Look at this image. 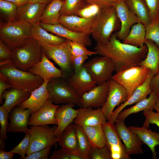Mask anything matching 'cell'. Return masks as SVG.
<instances>
[{
  "instance_id": "5bb4252c",
  "label": "cell",
  "mask_w": 159,
  "mask_h": 159,
  "mask_svg": "<svg viewBox=\"0 0 159 159\" xmlns=\"http://www.w3.org/2000/svg\"><path fill=\"white\" fill-rule=\"evenodd\" d=\"M106 145L110 150L112 159H130L124 144H122L114 125L108 121L102 125Z\"/></svg>"
},
{
  "instance_id": "7dc6e473",
  "label": "cell",
  "mask_w": 159,
  "mask_h": 159,
  "mask_svg": "<svg viewBox=\"0 0 159 159\" xmlns=\"http://www.w3.org/2000/svg\"><path fill=\"white\" fill-rule=\"evenodd\" d=\"M143 114L145 120L143 126L148 129L150 124H153L159 127V113L153 110H149L143 111Z\"/></svg>"
},
{
  "instance_id": "680465c9",
  "label": "cell",
  "mask_w": 159,
  "mask_h": 159,
  "mask_svg": "<svg viewBox=\"0 0 159 159\" xmlns=\"http://www.w3.org/2000/svg\"><path fill=\"white\" fill-rule=\"evenodd\" d=\"M53 0H29V2L32 3H39L47 5Z\"/></svg>"
},
{
  "instance_id": "60d3db41",
  "label": "cell",
  "mask_w": 159,
  "mask_h": 159,
  "mask_svg": "<svg viewBox=\"0 0 159 159\" xmlns=\"http://www.w3.org/2000/svg\"><path fill=\"white\" fill-rule=\"evenodd\" d=\"M72 56H78L83 55L91 56L97 54L95 51L88 49L86 46L81 43L69 40Z\"/></svg>"
},
{
  "instance_id": "44dd1931",
  "label": "cell",
  "mask_w": 159,
  "mask_h": 159,
  "mask_svg": "<svg viewBox=\"0 0 159 159\" xmlns=\"http://www.w3.org/2000/svg\"><path fill=\"white\" fill-rule=\"evenodd\" d=\"M107 120L101 107L94 109L92 107H81L74 120V124L82 127L99 125H103Z\"/></svg>"
},
{
  "instance_id": "2e32d148",
  "label": "cell",
  "mask_w": 159,
  "mask_h": 159,
  "mask_svg": "<svg viewBox=\"0 0 159 159\" xmlns=\"http://www.w3.org/2000/svg\"><path fill=\"white\" fill-rule=\"evenodd\" d=\"M96 20V16L85 18L77 15H61L59 22L62 25L72 31L91 35Z\"/></svg>"
},
{
  "instance_id": "7a4b0ae2",
  "label": "cell",
  "mask_w": 159,
  "mask_h": 159,
  "mask_svg": "<svg viewBox=\"0 0 159 159\" xmlns=\"http://www.w3.org/2000/svg\"><path fill=\"white\" fill-rule=\"evenodd\" d=\"M0 73L8 81L11 88L31 93L41 86L44 81L39 76L17 68L11 59L0 62Z\"/></svg>"
},
{
  "instance_id": "cb8c5ba5",
  "label": "cell",
  "mask_w": 159,
  "mask_h": 159,
  "mask_svg": "<svg viewBox=\"0 0 159 159\" xmlns=\"http://www.w3.org/2000/svg\"><path fill=\"white\" fill-rule=\"evenodd\" d=\"M50 79H44L41 86L32 91L29 98L18 105L22 108L29 109L31 114L38 111L44 105L49 98L47 87Z\"/></svg>"
},
{
  "instance_id": "5b68a950",
  "label": "cell",
  "mask_w": 159,
  "mask_h": 159,
  "mask_svg": "<svg viewBox=\"0 0 159 159\" xmlns=\"http://www.w3.org/2000/svg\"><path fill=\"white\" fill-rule=\"evenodd\" d=\"M12 63L18 69L28 71L42 59V49L38 41L32 37L23 46L12 50Z\"/></svg>"
},
{
  "instance_id": "d6986e66",
  "label": "cell",
  "mask_w": 159,
  "mask_h": 159,
  "mask_svg": "<svg viewBox=\"0 0 159 159\" xmlns=\"http://www.w3.org/2000/svg\"><path fill=\"white\" fill-rule=\"evenodd\" d=\"M75 105L68 103L62 104L57 109L55 117L57 124L54 131L55 136L58 140L64 129L73 122L76 117L80 108H74Z\"/></svg>"
},
{
  "instance_id": "484cf974",
  "label": "cell",
  "mask_w": 159,
  "mask_h": 159,
  "mask_svg": "<svg viewBox=\"0 0 159 159\" xmlns=\"http://www.w3.org/2000/svg\"><path fill=\"white\" fill-rule=\"evenodd\" d=\"M28 72L44 80L60 78L62 76L61 70L54 66L43 50L41 60L29 69Z\"/></svg>"
},
{
  "instance_id": "7c38bea8",
  "label": "cell",
  "mask_w": 159,
  "mask_h": 159,
  "mask_svg": "<svg viewBox=\"0 0 159 159\" xmlns=\"http://www.w3.org/2000/svg\"><path fill=\"white\" fill-rule=\"evenodd\" d=\"M120 22L119 30L116 32L117 38L123 40L132 26L140 22L137 16L128 8L124 0H118L113 5Z\"/></svg>"
},
{
  "instance_id": "4dcf8cb0",
  "label": "cell",
  "mask_w": 159,
  "mask_h": 159,
  "mask_svg": "<svg viewBox=\"0 0 159 159\" xmlns=\"http://www.w3.org/2000/svg\"><path fill=\"white\" fill-rule=\"evenodd\" d=\"M32 37L36 39L41 46L45 44L58 45L63 43L66 39L48 33L40 26L39 23L31 25Z\"/></svg>"
},
{
  "instance_id": "ac0fdd59",
  "label": "cell",
  "mask_w": 159,
  "mask_h": 159,
  "mask_svg": "<svg viewBox=\"0 0 159 159\" xmlns=\"http://www.w3.org/2000/svg\"><path fill=\"white\" fill-rule=\"evenodd\" d=\"M59 106L53 103L48 98L41 108L31 114L29 125L36 126L52 124L57 125V122L55 117V114L57 109Z\"/></svg>"
},
{
  "instance_id": "f5cc1de1",
  "label": "cell",
  "mask_w": 159,
  "mask_h": 159,
  "mask_svg": "<svg viewBox=\"0 0 159 159\" xmlns=\"http://www.w3.org/2000/svg\"><path fill=\"white\" fill-rule=\"evenodd\" d=\"M50 159H70L69 152L61 148L53 151L49 157Z\"/></svg>"
},
{
  "instance_id": "8992f818",
  "label": "cell",
  "mask_w": 159,
  "mask_h": 159,
  "mask_svg": "<svg viewBox=\"0 0 159 159\" xmlns=\"http://www.w3.org/2000/svg\"><path fill=\"white\" fill-rule=\"evenodd\" d=\"M47 87L49 99L54 104L71 103L81 107L80 96L63 78L51 79Z\"/></svg>"
},
{
  "instance_id": "681fc988",
  "label": "cell",
  "mask_w": 159,
  "mask_h": 159,
  "mask_svg": "<svg viewBox=\"0 0 159 159\" xmlns=\"http://www.w3.org/2000/svg\"><path fill=\"white\" fill-rule=\"evenodd\" d=\"M87 4L95 5L100 9L113 6L118 0H84Z\"/></svg>"
},
{
  "instance_id": "f6af8a7d",
  "label": "cell",
  "mask_w": 159,
  "mask_h": 159,
  "mask_svg": "<svg viewBox=\"0 0 159 159\" xmlns=\"http://www.w3.org/2000/svg\"><path fill=\"white\" fill-rule=\"evenodd\" d=\"M100 9L96 5L87 4L77 11L76 15L85 18H90L96 16Z\"/></svg>"
},
{
  "instance_id": "836d02e7",
  "label": "cell",
  "mask_w": 159,
  "mask_h": 159,
  "mask_svg": "<svg viewBox=\"0 0 159 159\" xmlns=\"http://www.w3.org/2000/svg\"><path fill=\"white\" fill-rule=\"evenodd\" d=\"M146 39L145 26L140 22L134 24L122 42L137 47L145 44Z\"/></svg>"
},
{
  "instance_id": "d590c367",
  "label": "cell",
  "mask_w": 159,
  "mask_h": 159,
  "mask_svg": "<svg viewBox=\"0 0 159 159\" xmlns=\"http://www.w3.org/2000/svg\"><path fill=\"white\" fill-rule=\"evenodd\" d=\"M92 148H101L106 145V140L102 125L82 127Z\"/></svg>"
},
{
  "instance_id": "4316f807",
  "label": "cell",
  "mask_w": 159,
  "mask_h": 159,
  "mask_svg": "<svg viewBox=\"0 0 159 159\" xmlns=\"http://www.w3.org/2000/svg\"><path fill=\"white\" fill-rule=\"evenodd\" d=\"M159 97V92L152 91L148 97L140 100L130 107L123 110L117 116L116 121H124L125 119L131 114L142 111L153 110Z\"/></svg>"
},
{
  "instance_id": "94428289",
  "label": "cell",
  "mask_w": 159,
  "mask_h": 159,
  "mask_svg": "<svg viewBox=\"0 0 159 159\" xmlns=\"http://www.w3.org/2000/svg\"><path fill=\"white\" fill-rule=\"evenodd\" d=\"M61 0V1H64L65 0Z\"/></svg>"
},
{
  "instance_id": "bcb514c9",
  "label": "cell",
  "mask_w": 159,
  "mask_h": 159,
  "mask_svg": "<svg viewBox=\"0 0 159 159\" xmlns=\"http://www.w3.org/2000/svg\"><path fill=\"white\" fill-rule=\"evenodd\" d=\"M150 19L153 21L159 18V0H145Z\"/></svg>"
},
{
  "instance_id": "277c9868",
  "label": "cell",
  "mask_w": 159,
  "mask_h": 159,
  "mask_svg": "<svg viewBox=\"0 0 159 159\" xmlns=\"http://www.w3.org/2000/svg\"><path fill=\"white\" fill-rule=\"evenodd\" d=\"M32 37L31 25L22 21L1 23L0 39L11 50L23 46Z\"/></svg>"
},
{
  "instance_id": "30bf717a",
  "label": "cell",
  "mask_w": 159,
  "mask_h": 159,
  "mask_svg": "<svg viewBox=\"0 0 159 159\" xmlns=\"http://www.w3.org/2000/svg\"><path fill=\"white\" fill-rule=\"evenodd\" d=\"M83 65L98 85L112 79V73L116 70V65L113 61L105 56L95 57Z\"/></svg>"
},
{
  "instance_id": "f546056e",
  "label": "cell",
  "mask_w": 159,
  "mask_h": 159,
  "mask_svg": "<svg viewBox=\"0 0 159 159\" xmlns=\"http://www.w3.org/2000/svg\"><path fill=\"white\" fill-rule=\"evenodd\" d=\"M58 143L61 148L68 152L80 154L74 123L70 124L64 129Z\"/></svg>"
},
{
  "instance_id": "6f0895ef",
  "label": "cell",
  "mask_w": 159,
  "mask_h": 159,
  "mask_svg": "<svg viewBox=\"0 0 159 159\" xmlns=\"http://www.w3.org/2000/svg\"><path fill=\"white\" fill-rule=\"evenodd\" d=\"M14 4L19 7L29 2V0H4Z\"/></svg>"
},
{
  "instance_id": "91938a15",
  "label": "cell",
  "mask_w": 159,
  "mask_h": 159,
  "mask_svg": "<svg viewBox=\"0 0 159 159\" xmlns=\"http://www.w3.org/2000/svg\"><path fill=\"white\" fill-rule=\"evenodd\" d=\"M154 109L156 111V112L159 113V97L155 103Z\"/></svg>"
},
{
  "instance_id": "ffe728a7",
  "label": "cell",
  "mask_w": 159,
  "mask_h": 159,
  "mask_svg": "<svg viewBox=\"0 0 159 159\" xmlns=\"http://www.w3.org/2000/svg\"><path fill=\"white\" fill-rule=\"evenodd\" d=\"M39 24L41 27L48 32H51L60 37L81 43L86 46H90L92 45L89 35L72 31L60 24L51 25L40 22Z\"/></svg>"
},
{
  "instance_id": "4fadbf2b",
  "label": "cell",
  "mask_w": 159,
  "mask_h": 159,
  "mask_svg": "<svg viewBox=\"0 0 159 159\" xmlns=\"http://www.w3.org/2000/svg\"><path fill=\"white\" fill-rule=\"evenodd\" d=\"M114 126L129 155L143 153L142 146L143 143L137 135L126 126L124 121H116Z\"/></svg>"
},
{
  "instance_id": "9a60e30c",
  "label": "cell",
  "mask_w": 159,
  "mask_h": 159,
  "mask_svg": "<svg viewBox=\"0 0 159 159\" xmlns=\"http://www.w3.org/2000/svg\"><path fill=\"white\" fill-rule=\"evenodd\" d=\"M109 90V81L95 86L80 97L81 107H101L107 99Z\"/></svg>"
},
{
  "instance_id": "8d00e7d4",
  "label": "cell",
  "mask_w": 159,
  "mask_h": 159,
  "mask_svg": "<svg viewBox=\"0 0 159 159\" xmlns=\"http://www.w3.org/2000/svg\"><path fill=\"white\" fill-rule=\"evenodd\" d=\"M75 125L79 153L84 159H90L92 146L83 127L77 124Z\"/></svg>"
},
{
  "instance_id": "f35d334b",
  "label": "cell",
  "mask_w": 159,
  "mask_h": 159,
  "mask_svg": "<svg viewBox=\"0 0 159 159\" xmlns=\"http://www.w3.org/2000/svg\"><path fill=\"white\" fill-rule=\"evenodd\" d=\"M18 7L14 4L4 0H0L1 14L6 19V22L16 20Z\"/></svg>"
},
{
  "instance_id": "d6a6232c",
  "label": "cell",
  "mask_w": 159,
  "mask_h": 159,
  "mask_svg": "<svg viewBox=\"0 0 159 159\" xmlns=\"http://www.w3.org/2000/svg\"><path fill=\"white\" fill-rule=\"evenodd\" d=\"M64 2L60 0H53L43 10L40 22L51 25L59 24L60 11Z\"/></svg>"
},
{
  "instance_id": "603a6c76",
  "label": "cell",
  "mask_w": 159,
  "mask_h": 159,
  "mask_svg": "<svg viewBox=\"0 0 159 159\" xmlns=\"http://www.w3.org/2000/svg\"><path fill=\"white\" fill-rule=\"evenodd\" d=\"M7 132H27L29 128V118L31 115L29 109H24L18 105L15 107L10 112Z\"/></svg>"
},
{
  "instance_id": "f1b7e54d",
  "label": "cell",
  "mask_w": 159,
  "mask_h": 159,
  "mask_svg": "<svg viewBox=\"0 0 159 159\" xmlns=\"http://www.w3.org/2000/svg\"><path fill=\"white\" fill-rule=\"evenodd\" d=\"M31 94L26 91L14 88L6 90L2 95V99L5 100L2 106L9 113L15 107L29 98Z\"/></svg>"
},
{
  "instance_id": "c3c4849f",
  "label": "cell",
  "mask_w": 159,
  "mask_h": 159,
  "mask_svg": "<svg viewBox=\"0 0 159 159\" xmlns=\"http://www.w3.org/2000/svg\"><path fill=\"white\" fill-rule=\"evenodd\" d=\"M50 146L27 155L24 159H48L52 149Z\"/></svg>"
},
{
  "instance_id": "74e56055",
  "label": "cell",
  "mask_w": 159,
  "mask_h": 159,
  "mask_svg": "<svg viewBox=\"0 0 159 159\" xmlns=\"http://www.w3.org/2000/svg\"><path fill=\"white\" fill-rule=\"evenodd\" d=\"M84 0H65L60 11L61 15H76L77 11L86 4Z\"/></svg>"
},
{
  "instance_id": "9c48e42d",
  "label": "cell",
  "mask_w": 159,
  "mask_h": 159,
  "mask_svg": "<svg viewBox=\"0 0 159 159\" xmlns=\"http://www.w3.org/2000/svg\"><path fill=\"white\" fill-rule=\"evenodd\" d=\"M41 46L47 57L53 60L60 68L62 77L64 79L69 76L72 67L69 40L66 39L63 43L58 45L45 44Z\"/></svg>"
},
{
  "instance_id": "11a10c76",
  "label": "cell",
  "mask_w": 159,
  "mask_h": 159,
  "mask_svg": "<svg viewBox=\"0 0 159 159\" xmlns=\"http://www.w3.org/2000/svg\"><path fill=\"white\" fill-rule=\"evenodd\" d=\"M158 70V73L152 77L150 83V87L152 91L157 92H159V65Z\"/></svg>"
},
{
  "instance_id": "6da1fadb",
  "label": "cell",
  "mask_w": 159,
  "mask_h": 159,
  "mask_svg": "<svg viewBox=\"0 0 159 159\" xmlns=\"http://www.w3.org/2000/svg\"><path fill=\"white\" fill-rule=\"evenodd\" d=\"M95 51L100 56L108 57L114 62L117 72L138 64L146 57L148 48L146 44L137 47L122 42L113 33L105 44L97 43Z\"/></svg>"
},
{
  "instance_id": "1f68e13d",
  "label": "cell",
  "mask_w": 159,
  "mask_h": 159,
  "mask_svg": "<svg viewBox=\"0 0 159 159\" xmlns=\"http://www.w3.org/2000/svg\"><path fill=\"white\" fill-rule=\"evenodd\" d=\"M145 44L148 48V52L145 58L138 66L147 68L157 75L159 72V47L153 41L146 40Z\"/></svg>"
},
{
  "instance_id": "7402d4cb",
  "label": "cell",
  "mask_w": 159,
  "mask_h": 159,
  "mask_svg": "<svg viewBox=\"0 0 159 159\" xmlns=\"http://www.w3.org/2000/svg\"><path fill=\"white\" fill-rule=\"evenodd\" d=\"M68 82L80 97L96 84L83 65L79 69L74 71L69 76Z\"/></svg>"
},
{
  "instance_id": "db71d44e",
  "label": "cell",
  "mask_w": 159,
  "mask_h": 159,
  "mask_svg": "<svg viewBox=\"0 0 159 159\" xmlns=\"http://www.w3.org/2000/svg\"><path fill=\"white\" fill-rule=\"evenodd\" d=\"M11 88L8 81L0 73V103L2 104L3 100L2 99L3 93L6 90Z\"/></svg>"
},
{
  "instance_id": "8fae6325",
  "label": "cell",
  "mask_w": 159,
  "mask_h": 159,
  "mask_svg": "<svg viewBox=\"0 0 159 159\" xmlns=\"http://www.w3.org/2000/svg\"><path fill=\"white\" fill-rule=\"evenodd\" d=\"M109 90L106 100L101 107L107 120L108 121L117 106L125 102L128 97L127 91L121 85L113 79L109 81Z\"/></svg>"
},
{
  "instance_id": "ab89813d",
  "label": "cell",
  "mask_w": 159,
  "mask_h": 159,
  "mask_svg": "<svg viewBox=\"0 0 159 159\" xmlns=\"http://www.w3.org/2000/svg\"><path fill=\"white\" fill-rule=\"evenodd\" d=\"M146 39L153 41L159 47V18L145 26Z\"/></svg>"
},
{
  "instance_id": "9f6ffc18",
  "label": "cell",
  "mask_w": 159,
  "mask_h": 159,
  "mask_svg": "<svg viewBox=\"0 0 159 159\" xmlns=\"http://www.w3.org/2000/svg\"><path fill=\"white\" fill-rule=\"evenodd\" d=\"M14 154L10 151H5L4 149H0V159H11Z\"/></svg>"
},
{
  "instance_id": "816d5d0a",
  "label": "cell",
  "mask_w": 159,
  "mask_h": 159,
  "mask_svg": "<svg viewBox=\"0 0 159 159\" xmlns=\"http://www.w3.org/2000/svg\"><path fill=\"white\" fill-rule=\"evenodd\" d=\"M88 57L87 55L71 56V62L74 71L79 69L82 66L85 61L88 59Z\"/></svg>"
},
{
  "instance_id": "d4e9b609",
  "label": "cell",
  "mask_w": 159,
  "mask_h": 159,
  "mask_svg": "<svg viewBox=\"0 0 159 159\" xmlns=\"http://www.w3.org/2000/svg\"><path fill=\"white\" fill-rule=\"evenodd\" d=\"M47 5L29 2L18 7L16 20L25 21L31 25L39 23L42 12Z\"/></svg>"
},
{
  "instance_id": "f907efd6",
  "label": "cell",
  "mask_w": 159,
  "mask_h": 159,
  "mask_svg": "<svg viewBox=\"0 0 159 159\" xmlns=\"http://www.w3.org/2000/svg\"><path fill=\"white\" fill-rule=\"evenodd\" d=\"M12 50L1 39H0V62L10 59Z\"/></svg>"
},
{
  "instance_id": "7bdbcfd3",
  "label": "cell",
  "mask_w": 159,
  "mask_h": 159,
  "mask_svg": "<svg viewBox=\"0 0 159 159\" xmlns=\"http://www.w3.org/2000/svg\"><path fill=\"white\" fill-rule=\"evenodd\" d=\"M24 133L25 135L23 140L10 151L14 154H17L20 155V159H24L26 157L29 144L30 135L27 132Z\"/></svg>"
},
{
  "instance_id": "83f0119b",
  "label": "cell",
  "mask_w": 159,
  "mask_h": 159,
  "mask_svg": "<svg viewBox=\"0 0 159 159\" xmlns=\"http://www.w3.org/2000/svg\"><path fill=\"white\" fill-rule=\"evenodd\" d=\"M129 129L137 135L143 143L149 148L152 153V158L157 159L155 147L159 145V132L152 131L143 126H130Z\"/></svg>"
},
{
  "instance_id": "52a82bcc",
  "label": "cell",
  "mask_w": 159,
  "mask_h": 159,
  "mask_svg": "<svg viewBox=\"0 0 159 159\" xmlns=\"http://www.w3.org/2000/svg\"><path fill=\"white\" fill-rule=\"evenodd\" d=\"M150 71L144 67L133 66L117 72L112 76V79L125 88L128 99L135 89L144 82Z\"/></svg>"
},
{
  "instance_id": "e575fe53",
  "label": "cell",
  "mask_w": 159,
  "mask_h": 159,
  "mask_svg": "<svg viewBox=\"0 0 159 159\" xmlns=\"http://www.w3.org/2000/svg\"><path fill=\"white\" fill-rule=\"evenodd\" d=\"M129 9L139 18L140 22L145 26L151 21L145 0H124Z\"/></svg>"
},
{
  "instance_id": "b9f144b4",
  "label": "cell",
  "mask_w": 159,
  "mask_h": 159,
  "mask_svg": "<svg viewBox=\"0 0 159 159\" xmlns=\"http://www.w3.org/2000/svg\"><path fill=\"white\" fill-rule=\"evenodd\" d=\"M9 113L2 105L0 106V141H4L7 139L6 132L9 124Z\"/></svg>"
},
{
  "instance_id": "3957f363",
  "label": "cell",
  "mask_w": 159,
  "mask_h": 159,
  "mask_svg": "<svg viewBox=\"0 0 159 159\" xmlns=\"http://www.w3.org/2000/svg\"><path fill=\"white\" fill-rule=\"evenodd\" d=\"M120 27V21L113 6L100 9L96 15L91 35L97 43L105 44L108 42L113 32Z\"/></svg>"
},
{
  "instance_id": "ba28073f",
  "label": "cell",
  "mask_w": 159,
  "mask_h": 159,
  "mask_svg": "<svg viewBox=\"0 0 159 159\" xmlns=\"http://www.w3.org/2000/svg\"><path fill=\"white\" fill-rule=\"evenodd\" d=\"M57 127L45 125L31 126L29 128L27 132L30 137L26 155L58 143V140L54 135Z\"/></svg>"
},
{
  "instance_id": "ee69618b",
  "label": "cell",
  "mask_w": 159,
  "mask_h": 159,
  "mask_svg": "<svg viewBox=\"0 0 159 159\" xmlns=\"http://www.w3.org/2000/svg\"><path fill=\"white\" fill-rule=\"evenodd\" d=\"M90 158L91 159H112L110 151L106 145L101 148H92Z\"/></svg>"
},
{
  "instance_id": "e0dca14e",
  "label": "cell",
  "mask_w": 159,
  "mask_h": 159,
  "mask_svg": "<svg viewBox=\"0 0 159 159\" xmlns=\"http://www.w3.org/2000/svg\"><path fill=\"white\" fill-rule=\"evenodd\" d=\"M155 75L154 72L150 71L146 80L142 85L137 87L131 96L125 102L121 104L115 110L108 121L114 125L116 118L120 113L126 106L135 104L140 100L147 97L152 92L150 87V83L152 77Z\"/></svg>"
}]
</instances>
